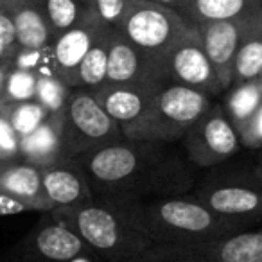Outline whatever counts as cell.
Instances as JSON below:
<instances>
[{"instance_id": "32", "label": "cell", "mask_w": 262, "mask_h": 262, "mask_svg": "<svg viewBox=\"0 0 262 262\" xmlns=\"http://www.w3.org/2000/svg\"><path fill=\"white\" fill-rule=\"evenodd\" d=\"M31 207L26 205L24 201L16 200V198L9 196V194L0 190V215H15L22 214V212H29Z\"/></svg>"}, {"instance_id": "5", "label": "cell", "mask_w": 262, "mask_h": 262, "mask_svg": "<svg viewBox=\"0 0 262 262\" xmlns=\"http://www.w3.org/2000/svg\"><path fill=\"white\" fill-rule=\"evenodd\" d=\"M190 194L215 215L244 228L262 221V180L253 167L212 172Z\"/></svg>"}, {"instance_id": "17", "label": "cell", "mask_w": 262, "mask_h": 262, "mask_svg": "<svg viewBox=\"0 0 262 262\" xmlns=\"http://www.w3.org/2000/svg\"><path fill=\"white\" fill-rule=\"evenodd\" d=\"M0 190L29 205L31 210H52L43 192L40 169L22 158L0 165Z\"/></svg>"}, {"instance_id": "23", "label": "cell", "mask_w": 262, "mask_h": 262, "mask_svg": "<svg viewBox=\"0 0 262 262\" xmlns=\"http://www.w3.org/2000/svg\"><path fill=\"white\" fill-rule=\"evenodd\" d=\"M112 29L108 27L101 33V36L95 40L90 51L84 54L77 67L76 74V86L74 88H99L106 81V67H108V49H110V36Z\"/></svg>"}, {"instance_id": "36", "label": "cell", "mask_w": 262, "mask_h": 262, "mask_svg": "<svg viewBox=\"0 0 262 262\" xmlns=\"http://www.w3.org/2000/svg\"><path fill=\"white\" fill-rule=\"evenodd\" d=\"M9 69H11V61H0V95H2V90H4L6 76H8Z\"/></svg>"}, {"instance_id": "9", "label": "cell", "mask_w": 262, "mask_h": 262, "mask_svg": "<svg viewBox=\"0 0 262 262\" xmlns=\"http://www.w3.org/2000/svg\"><path fill=\"white\" fill-rule=\"evenodd\" d=\"M182 142L187 160L196 167H215L241 149L239 131L221 104H212Z\"/></svg>"}, {"instance_id": "8", "label": "cell", "mask_w": 262, "mask_h": 262, "mask_svg": "<svg viewBox=\"0 0 262 262\" xmlns=\"http://www.w3.org/2000/svg\"><path fill=\"white\" fill-rule=\"evenodd\" d=\"M140 262H262V226L185 244H155Z\"/></svg>"}, {"instance_id": "25", "label": "cell", "mask_w": 262, "mask_h": 262, "mask_svg": "<svg viewBox=\"0 0 262 262\" xmlns=\"http://www.w3.org/2000/svg\"><path fill=\"white\" fill-rule=\"evenodd\" d=\"M0 112L8 117L13 129L16 131V135L20 139L31 135L51 115L34 99H31V101H20V102H0Z\"/></svg>"}, {"instance_id": "34", "label": "cell", "mask_w": 262, "mask_h": 262, "mask_svg": "<svg viewBox=\"0 0 262 262\" xmlns=\"http://www.w3.org/2000/svg\"><path fill=\"white\" fill-rule=\"evenodd\" d=\"M18 47H9V45L2 43L0 41V61H11L13 54H15V51Z\"/></svg>"}, {"instance_id": "30", "label": "cell", "mask_w": 262, "mask_h": 262, "mask_svg": "<svg viewBox=\"0 0 262 262\" xmlns=\"http://www.w3.org/2000/svg\"><path fill=\"white\" fill-rule=\"evenodd\" d=\"M20 158V137L13 129L8 117L0 112V162H13Z\"/></svg>"}, {"instance_id": "3", "label": "cell", "mask_w": 262, "mask_h": 262, "mask_svg": "<svg viewBox=\"0 0 262 262\" xmlns=\"http://www.w3.org/2000/svg\"><path fill=\"white\" fill-rule=\"evenodd\" d=\"M49 214L65 223L88 250L106 262H140L155 246L151 239L126 223L110 205L94 200L92 203L70 208H54Z\"/></svg>"}, {"instance_id": "37", "label": "cell", "mask_w": 262, "mask_h": 262, "mask_svg": "<svg viewBox=\"0 0 262 262\" xmlns=\"http://www.w3.org/2000/svg\"><path fill=\"white\" fill-rule=\"evenodd\" d=\"M253 171L257 172V176L262 180V149H258V153H257V160H255Z\"/></svg>"}, {"instance_id": "16", "label": "cell", "mask_w": 262, "mask_h": 262, "mask_svg": "<svg viewBox=\"0 0 262 262\" xmlns=\"http://www.w3.org/2000/svg\"><path fill=\"white\" fill-rule=\"evenodd\" d=\"M4 13L13 20L18 49H45L52 43V34L45 18L41 0H4Z\"/></svg>"}, {"instance_id": "18", "label": "cell", "mask_w": 262, "mask_h": 262, "mask_svg": "<svg viewBox=\"0 0 262 262\" xmlns=\"http://www.w3.org/2000/svg\"><path fill=\"white\" fill-rule=\"evenodd\" d=\"M33 250L49 262H70L88 250L86 244L65 225L49 214L33 233Z\"/></svg>"}, {"instance_id": "35", "label": "cell", "mask_w": 262, "mask_h": 262, "mask_svg": "<svg viewBox=\"0 0 262 262\" xmlns=\"http://www.w3.org/2000/svg\"><path fill=\"white\" fill-rule=\"evenodd\" d=\"M155 2H158V4L167 6V8L174 9V11H178L180 15H182L183 4H185V0H155Z\"/></svg>"}, {"instance_id": "24", "label": "cell", "mask_w": 262, "mask_h": 262, "mask_svg": "<svg viewBox=\"0 0 262 262\" xmlns=\"http://www.w3.org/2000/svg\"><path fill=\"white\" fill-rule=\"evenodd\" d=\"M41 8L54 38L79 24L92 11L90 0H41Z\"/></svg>"}, {"instance_id": "19", "label": "cell", "mask_w": 262, "mask_h": 262, "mask_svg": "<svg viewBox=\"0 0 262 262\" xmlns=\"http://www.w3.org/2000/svg\"><path fill=\"white\" fill-rule=\"evenodd\" d=\"M20 158L38 169L65 158L61 140V112L51 113L40 127L20 139Z\"/></svg>"}, {"instance_id": "38", "label": "cell", "mask_w": 262, "mask_h": 262, "mask_svg": "<svg viewBox=\"0 0 262 262\" xmlns=\"http://www.w3.org/2000/svg\"><path fill=\"white\" fill-rule=\"evenodd\" d=\"M70 262H90V260H88V258H83V257H81V255H79V257L72 258V260H70Z\"/></svg>"}, {"instance_id": "20", "label": "cell", "mask_w": 262, "mask_h": 262, "mask_svg": "<svg viewBox=\"0 0 262 262\" xmlns=\"http://www.w3.org/2000/svg\"><path fill=\"white\" fill-rule=\"evenodd\" d=\"M262 76V8L244 18L239 49L233 63L232 84ZM230 84V86H232Z\"/></svg>"}, {"instance_id": "31", "label": "cell", "mask_w": 262, "mask_h": 262, "mask_svg": "<svg viewBox=\"0 0 262 262\" xmlns=\"http://www.w3.org/2000/svg\"><path fill=\"white\" fill-rule=\"evenodd\" d=\"M239 139L246 149H262V102L239 129Z\"/></svg>"}, {"instance_id": "4", "label": "cell", "mask_w": 262, "mask_h": 262, "mask_svg": "<svg viewBox=\"0 0 262 262\" xmlns=\"http://www.w3.org/2000/svg\"><path fill=\"white\" fill-rule=\"evenodd\" d=\"M214 104L212 97L182 84H165L155 95L147 112L133 126L124 129L127 140L174 144Z\"/></svg>"}, {"instance_id": "1", "label": "cell", "mask_w": 262, "mask_h": 262, "mask_svg": "<svg viewBox=\"0 0 262 262\" xmlns=\"http://www.w3.org/2000/svg\"><path fill=\"white\" fill-rule=\"evenodd\" d=\"M74 160L97 201L155 200L194 189L192 164L172 144L124 139Z\"/></svg>"}, {"instance_id": "39", "label": "cell", "mask_w": 262, "mask_h": 262, "mask_svg": "<svg viewBox=\"0 0 262 262\" xmlns=\"http://www.w3.org/2000/svg\"><path fill=\"white\" fill-rule=\"evenodd\" d=\"M0 11H4V0H0Z\"/></svg>"}, {"instance_id": "21", "label": "cell", "mask_w": 262, "mask_h": 262, "mask_svg": "<svg viewBox=\"0 0 262 262\" xmlns=\"http://www.w3.org/2000/svg\"><path fill=\"white\" fill-rule=\"evenodd\" d=\"M262 8V0H185L182 15L190 24L246 18Z\"/></svg>"}, {"instance_id": "13", "label": "cell", "mask_w": 262, "mask_h": 262, "mask_svg": "<svg viewBox=\"0 0 262 262\" xmlns=\"http://www.w3.org/2000/svg\"><path fill=\"white\" fill-rule=\"evenodd\" d=\"M165 86L162 83H127V84H101L94 88V95L106 113L120 126L127 129L137 122L153 102L155 95Z\"/></svg>"}, {"instance_id": "11", "label": "cell", "mask_w": 262, "mask_h": 262, "mask_svg": "<svg viewBox=\"0 0 262 262\" xmlns=\"http://www.w3.org/2000/svg\"><path fill=\"white\" fill-rule=\"evenodd\" d=\"M104 29H108V26L94 11H90L79 24L52 40V69L56 76L61 77L69 86H76L77 67Z\"/></svg>"}, {"instance_id": "12", "label": "cell", "mask_w": 262, "mask_h": 262, "mask_svg": "<svg viewBox=\"0 0 262 262\" xmlns=\"http://www.w3.org/2000/svg\"><path fill=\"white\" fill-rule=\"evenodd\" d=\"M108 84L162 83L165 84L162 63L144 54L126 40L117 29H112L108 49L106 81Z\"/></svg>"}, {"instance_id": "40", "label": "cell", "mask_w": 262, "mask_h": 262, "mask_svg": "<svg viewBox=\"0 0 262 262\" xmlns=\"http://www.w3.org/2000/svg\"><path fill=\"white\" fill-rule=\"evenodd\" d=\"M2 164H6V162H0V165H2Z\"/></svg>"}, {"instance_id": "7", "label": "cell", "mask_w": 262, "mask_h": 262, "mask_svg": "<svg viewBox=\"0 0 262 262\" xmlns=\"http://www.w3.org/2000/svg\"><path fill=\"white\" fill-rule=\"evenodd\" d=\"M192 26L178 11L155 0H131L117 31L144 54L162 61Z\"/></svg>"}, {"instance_id": "10", "label": "cell", "mask_w": 262, "mask_h": 262, "mask_svg": "<svg viewBox=\"0 0 262 262\" xmlns=\"http://www.w3.org/2000/svg\"><path fill=\"white\" fill-rule=\"evenodd\" d=\"M165 84H182L203 94L214 95L221 94L223 86L201 45L196 26H192L164 56L162 59Z\"/></svg>"}, {"instance_id": "26", "label": "cell", "mask_w": 262, "mask_h": 262, "mask_svg": "<svg viewBox=\"0 0 262 262\" xmlns=\"http://www.w3.org/2000/svg\"><path fill=\"white\" fill-rule=\"evenodd\" d=\"M72 86L65 83L56 74H41L36 81V94L34 101H38L49 113H59L65 108Z\"/></svg>"}, {"instance_id": "14", "label": "cell", "mask_w": 262, "mask_h": 262, "mask_svg": "<svg viewBox=\"0 0 262 262\" xmlns=\"http://www.w3.org/2000/svg\"><path fill=\"white\" fill-rule=\"evenodd\" d=\"M194 26L200 34L201 45L221 81L223 90L226 92L232 84L233 63L239 49L244 18L210 20V22H200Z\"/></svg>"}, {"instance_id": "29", "label": "cell", "mask_w": 262, "mask_h": 262, "mask_svg": "<svg viewBox=\"0 0 262 262\" xmlns=\"http://www.w3.org/2000/svg\"><path fill=\"white\" fill-rule=\"evenodd\" d=\"M131 0H90V8L108 27L117 29Z\"/></svg>"}, {"instance_id": "15", "label": "cell", "mask_w": 262, "mask_h": 262, "mask_svg": "<svg viewBox=\"0 0 262 262\" xmlns=\"http://www.w3.org/2000/svg\"><path fill=\"white\" fill-rule=\"evenodd\" d=\"M40 172L43 192L52 210L79 207L95 200L86 174L74 158H61L56 164L41 167Z\"/></svg>"}, {"instance_id": "22", "label": "cell", "mask_w": 262, "mask_h": 262, "mask_svg": "<svg viewBox=\"0 0 262 262\" xmlns=\"http://www.w3.org/2000/svg\"><path fill=\"white\" fill-rule=\"evenodd\" d=\"M226 92L228 94L223 108L235 129L239 131L262 102V76L244 83L232 84Z\"/></svg>"}, {"instance_id": "28", "label": "cell", "mask_w": 262, "mask_h": 262, "mask_svg": "<svg viewBox=\"0 0 262 262\" xmlns=\"http://www.w3.org/2000/svg\"><path fill=\"white\" fill-rule=\"evenodd\" d=\"M11 67L38 74H54L51 58V45L45 49H16L11 58Z\"/></svg>"}, {"instance_id": "6", "label": "cell", "mask_w": 262, "mask_h": 262, "mask_svg": "<svg viewBox=\"0 0 262 262\" xmlns=\"http://www.w3.org/2000/svg\"><path fill=\"white\" fill-rule=\"evenodd\" d=\"M126 139L120 126L102 110L90 88H72L61 110V140L65 158L113 146Z\"/></svg>"}, {"instance_id": "2", "label": "cell", "mask_w": 262, "mask_h": 262, "mask_svg": "<svg viewBox=\"0 0 262 262\" xmlns=\"http://www.w3.org/2000/svg\"><path fill=\"white\" fill-rule=\"evenodd\" d=\"M155 244H185L248 230L208 210L190 192L137 201H102Z\"/></svg>"}, {"instance_id": "27", "label": "cell", "mask_w": 262, "mask_h": 262, "mask_svg": "<svg viewBox=\"0 0 262 262\" xmlns=\"http://www.w3.org/2000/svg\"><path fill=\"white\" fill-rule=\"evenodd\" d=\"M36 81L38 74L31 70L15 69L11 67L6 76L4 90L0 95V102H20V101H31L36 94Z\"/></svg>"}, {"instance_id": "33", "label": "cell", "mask_w": 262, "mask_h": 262, "mask_svg": "<svg viewBox=\"0 0 262 262\" xmlns=\"http://www.w3.org/2000/svg\"><path fill=\"white\" fill-rule=\"evenodd\" d=\"M0 41L9 47H16V34L13 20L8 13L0 11Z\"/></svg>"}]
</instances>
